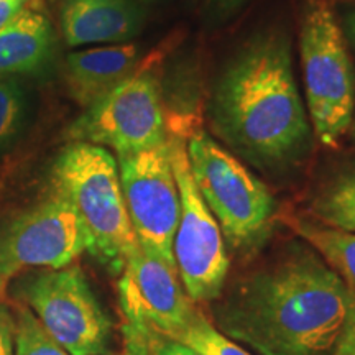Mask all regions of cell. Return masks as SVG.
Segmentation results:
<instances>
[{
	"instance_id": "obj_1",
	"label": "cell",
	"mask_w": 355,
	"mask_h": 355,
	"mask_svg": "<svg viewBox=\"0 0 355 355\" xmlns=\"http://www.w3.org/2000/svg\"><path fill=\"white\" fill-rule=\"evenodd\" d=\"M355 295L311 247L293 243L235 283L216 327L257 355H332Z\"/></svg>"
},
{
	"instance_id": "obj_2",
	"label": "cell",
	"mask_w": 355,
	"mask_h": 355,
	"mask_svg": "<svg viewBox=\"0 0 355 355\" xmlns=\"http://www.w3.org/2000/svg\"><path fill=\"white\" fill-rule=\"evenodd\" d=\"M279 35L252 40L217 79L211 122L235 152L261 166H282L303 155L311 123Z\"/></svg>"
},
{
	"instance_id": "obj_3",
	"label": "cell",
	"mask_w": 355,
	"mask_h": 355,
	"mask_svg": "<svg viewBox=\"0 0 355 355\" xmlns=\"http://www.w3.org/2000/svg\"><path fill=\"white\" fill-rule=\"evenodd\" d=\"M53 193L66 199L87 234V252L112 273H121L139 248L123 199L115 158L102 146L73 144L58 157Z\"/></svg>"
},
{
	"instance_id": "obj_4",
	"label": "cell",
	"mask_w": 355,
	"mask_h": 355,
	"mask_svg": "<svg viewBox=\"0 0 355 355\" xmlns=\"http://www.w3.org/2000/svg\"><path fill=\"white\" fill-rule=\"evenodd\" d=\"M300 56L311 128L324 146H336L352 122L355 71L343 28L324 0L306 3L301 17Z\"/></svg>"
},
{
	"instance_id": "obj_5",
	"label": "cell",
	"mask_w": 355,
	"mask_h": 355,
	"mask_svg": "<svg viewBox=\"0 0 355 355\" xmlns=\"http://www.w3.org/2000/svg\"><path fill=\"white\" fill-rule=\"evenodd\" d=\"M191 175L234 248L255 245L268 230L275 201L268 188L206 132L186 144Z\"/></svg>"
},
{
	"instance_id": "obj_6",
	"label": "cell",
	"mask_w": 355,
	"mask_h": 355,
	"mask_svg": "<svg viewBox=\"0 0 355 355\" xmlns=\"http://www.w3.org/2000/svg\"><path fill=\"white\" fill-rule=\"evenodd\" d=\"M168 148L180 189V220L173 239L178 277L193 301H216L224 290L230 265L224 235L191 175L186 141L168 133Z\"/></svg>"
},
{
	"instance_id": "obj_7",
	"label": "cell",
	"mask_w": 355,
	"mask_h": 355,
	"mask_svg": "<svg viewBox=\"0 0 355 355\" xmlns=\"http://www.w3.org/2000/svg\"><path fill=\"white\" fill-rule=\"evenodd\" d=\"M168 133L158 81L150 73H133L86 107L69 125L68 139L109 146L125 158L165 145Z\"/></svg>"
},
{
	"instance_id": "obj_8",
	"label": "cell",
	"mask_w": 355,
	"mask_h": 355,
	"mask_svg": "<svg viewBox=\"0 0 355 355\" xmlns=\"http://www.w3.org/2000/svg\"><path fill=\"white\" fill-rule=\"evenodd\" d=\"M119 296L132 355L145 354L155 337L175 339L198 311L176 270L140 247L121 272Z\"/></svg>"
},
{
	"instance_id": "obj_9",
	"label": "cell",
	"mask_w": 355,
	"mask_h": 355,
	"mask_svg": "<svg viewBox=\"0 0 355 355\" xmlns=\"http://www.w3.org/2000/svg\"><path fill=\"white\" fill-rule=\"evenodd\" d=\"M25 295L42 326L69 355H101L107 350L110 321L79 266L38 275Z\"/></svg>"
},
{
	"instance_id": "obj_10",
	"label": "cell",
	"mask_w": 355,
	"mask_h": 355,
	"mask_svg": "<svg viewBox=\"0 0 355 355\" xmlns=\"http://www.w3.org/2000/svg\"><path fill=\"white\" fill-rule=\"evenodd\" d=\"M119 165L123 199L139 247L176 270L173 239L180 220V189L168 141L157 148L119 158Z\"/></svg>"
},
{
	"instance_id": "obj_11",
	"label": "cell",
	"mask_w": 355,
	"mask_h": 355,
	"mask_svg": "<svg viewBox=\"0 0 355 355\" xmlns=\"http://www.w3.org/2000/svg\"><path fill=\"white\" fill-rule=\"evenodd\" d=\"M87 250V234L73 206L53 193L0 234V298L21 270L69 266Z\"/></svg>"
},
{
	"instance_id": "obj_12",
	"label": "cell",
	"mask_w": 355,
	"mask_h": 355,
	"mask_svg": "<svg viewBox=\"0 0 355 355\" xmlns=\"http://www.w3.org/2000/svg\"><path fill=\"white\" fill-rule=\"evenodd\" d=\"M144 10L135 0H64L61 32L69 46L121 44L140 33Z\"/></svg>"
},
{
	"instance_id": "obj_13",
	"label": "cell",
	"mask_w": 355,
	"mask_h": 355,
	"mask_svg": "<svg viewBox=\"0 0 355 355\" xmlns=\"http://www.w3.org/2000/svg\"><path fill=\"white\" fill-rule=\"evenodd\" d=\"M139 53V46L133 43L71 53L66 58V83L71 97L83 107L92 105L132 76Z\"/></svg>"
},
{
	"instance_id": "obj_14",
	"label": "cell",
	"mask_w": 355,
	"mask_h": 355,
	"mask_svg": "<svg viewBox=\"0 0 355 355\" xmlns=\"http://www.w3.org/2000/svg\"><path fill=\"white\" fill-rule=\"evenodd\" d=\"M51 26L42 12L25 8L0 28V79L37 71L51 53Z\"/></svg>"
},
{
	"instance_id": "obj_15",
	"label": "cell",
	"mask_w": 355,
	"mask_h": 355,
	"mask_svg": "<svg viewBox=\"0 0 355 355\" xmlns=\"http://www.w3.org/2000/svg\"><path fill=\"white\" fill-rule=\"evenodd\" d=\"M291 225L355 295V234L303 219Z\"/></svg>"
},
{
	"instance_id": "obj_16",
	"label": "cell",
	"mask_w": 355,
	"mask_h": 355,
	"mask_svg": "<svg viewBox=\"0 0 355 355\" xmlns=\"http://www.w3.org/2000/svg\"><path fill=\"white\" fill-rule=\"evenodd\" d=\"M311 214L324 225L355 234V165L331 178L311 202Z\"/></svg>"
},
{
	"instance_id": "obj_17",
	"label": "cell",
	"mask_w": 355,
	"mask_h": 355,
	"mask_svg": "<svg viewBox=\"0 0 355 355\" xmlns=\"http://www.w3.org/2000/svg\"><path fill=\"white\" fill-rule=\"evenodd\" d=\"M175 340L189 345L201 355H254L243 345L222 334L199 311H196L188 326L175 337Z\"/></svg>"
},
{
	"instance_id": "obj_18",
	"label": "cell",
	"mask_w": 355,
	"mask_h": 355,
	"mask_svg": "<svg viewBox=\"0 0 355 355\" xmlns=\"http://www.w3.org/2000/svg\"><path fill=\"white\" fill-rule=\"evenodd\" d=\"M15 324V355H69L48 334L30 309L19 308Z\"/></svg>"
},
{
	"instance_id": "obj_19",
	"label": "cell",
	"mask_w": 355,
	"mask_h": 355,
	"mask_svg": "<svg viewBox=\"0 0 355 355\" xmlns=\"http://www.w3.org/2000/svg\"><path fill=\"white\" fill-rule=\"evenodd\" d=\"M25 117V96L13 79H0V150L20 132Z\"/></svg>"
},
{
	"instance_id": "obj_20",
	"label": "cell",
	"mask_w": 355,
	"mask_h": 355,
	"mask_svg": "<svg viewBox=\"0 0 355 355\" xmlns=\"http://www.w3.org/2000/svg\"><path fill=\"white\" fill-rule=\"evenodd\" d=\"M146 354L150 355H201L193 347L180 340L168 339V337H155L146 345Z\"/></svg>"
},
{
	"instance_id": "obj_21",
	"label": "cell",
	"mask_w": 355,
	"mask_h": 355,
	"mask_svg": "<svg viewBox=\"0 0 355 355\" xmlns=\"http://www.w3.org/2000/svg\"><path fill=\"white\" fill-rule=\"evenodd\" d=\"M250 0H206V12L212 20H225L235 15Z\"/></svg>"
},
{
	"instance_id": "obj_22",
	"label": "cell",
	"mask_w": 355,
	"mask_h": 355,
	"mask_svg": "<svg viewBox=\"0 0 355 355\" xmlns=\"http://www.w3.org/2000/svg\"><path fill=\"white\" fill-rule=\"evenodd\" d=\"M332 355H355V301L340 332Z\"/></svg>"
},
{
	"instance_id": "obj_23",
	"label": "cell",
	"mask_w": 355,
	"mask_h": 355,
	"mask_svg": "<svg viewBox=\"0 0 355 355\" xmlns=\"http://www.w3.org/2000/svg\"><path fill=\"white\" fill-rule=\"evenodd\" d=\"M13 337H15V322L0 304V355H13Z\"/></svg>"
},
{
	"instance_id": "obj_24",
	"label": "cell",
	"mask_w": 355,
	"mask_h": 355,
	"mask_svg": "<svg viewBox=\"0 0 355 355\" xmlns=\"http://www.w3.org/2000/svg\"><path fill=\"white\" fill-rule=\"evenodd\" d=\"M30 0H0V28L17 19Z\"/></svg>"
},
{
	"instance_id": "obj_25",
	"label": "cell",
	"mask_w": 355,
	"mask_h": 355,
	"mask_svg": "<svg viewBox=\"0 0 355 355\" xmlns=\"http://www.w3.org/2000/svg\"><path fill=\"white\" fill-rule=\"evenodd\" d=\"M345 32H347V37L355 46V8L345 17Z\"/></svg>"
},
{
	"instance_id": "obj_26",
	"label": "cell",
	"mask_w": 355,
	"mask_h": 355,
	"mask_svg": "<svg viewBox=\"0 0 355 355\" xmlns=\"http://www.w3.org/2000/svg\"><path fill=\"white\" fill-rule=\"evenodd\" d=\"M350 135H352V140L355 144V109H354V115H352V122H350V128H349Z\"/></svg>"
},
{
	"instance_id": "obj_27",
	"label": "cell",
	"mask_w": 355,
	"mask_h": 355,
	"mask_svg": "<svg viewBox=\"0 0 355 355\" xmlns=\"http://www.w3.org/2000/svg\"><path fill=\"white\" fill-rule=\"evenodd\" d=\"M145 2H148V0H145Z\"/></svg>"
}]
</instances>
